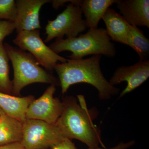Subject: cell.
<instances>
[{
  "label": "cell",
  "instance_id": "1",
  "mask_svg": "<svg viewBox=\"0 0 149 149\" xmlns=\"http://www.w3.org/2000/svg\"><path fill=\"white\" fill-rule=\"evenodd\" d=\"M66 96L63 99L61 115L55 123L65 137L71 140L76 139L87 145L89 148H97L100 144L103 148L101 131L93 120L97 117V110L88 109L83 95Z\"/></svg>",
  "mask_w": 149,
  "mask_h": 149
},
{
  "label": "cell",
  "instance_id": "2",
  "mask_svg": "<svg viewBox=\"0 0 149 149\" xmlns=\"http://www.w3.org/2000/svg\"><path fill=\"white\" fill-rule=\"evenodd\" d=\"M102 55H93L88 58L67 59L64 63H57L54 70L57 73L64 95L70 87L79 83L93 85L98 91L99 98L110 100L119 93V89L113 86L104 76L100 66Z\"/></svg>",
  "mask_w": 149,
  "mask_h": 149
},
{
  "label": "cell",
  "instance_id": "3",
  "mask_svg": "<svg viewBox=\"0 0 149 149\" xmlns=\"http://www.w3.org/2000/svg\"><path fill=\"white\" fill-rule=\"evenodd\" d=\"M111 40L105 29H89L85 34L77 37L56 39L49 47L58 54L65 51L71 52L68 56L70 59H80L91 55L113 58L116 51Z\"/></svg>",
  "mask_w": 149,
  "mask_h": 149
},
{
  "label": "cell",
  "instance_id": "4",
  "mask_svg": "<svg viewBox=\"0 0 149 149\" xmlns=\"http://www.w3.org/2000/svg\"><path fill=\"white\" fill-rule=\"evenodd\" d=\"M3 44L13 67L12 95L20 97L22 89L33 83L60 85L58 78L40 66L31 54L8 43Z\"/></svg>",
  "mask_w": 149,
  "mask_h": 149
},
{
  "label": "cell",
  "instance_id": "5",
  "mask_svg": "<svg viewBox=\"0 0 149 149\" xmlns=\"http://www.w3.org/2000/svg\"><path fill=\"white\" fill-rule=\"evenodd\" d=\"M66 138L55 124L38 120L26 119L20 142L25 149H48Z\"/></svg>",
  "mask_w": 149,
  "mask_h": 149
},
{
  "label": "cell",
  "instance_id": "6",
  "mask_svg": "<svg viewBox=\"0 0 149 149\" xmlns=\"http://www.w3.org/2000/svg\"><path fill=\"white\" fill-rule=\"evenodd\" d=\"M83 12L80 6L70 3L66 8L53 20H49L45 27L47 37L45 42L53 39L73 38L87 29Z\"/></svg>",
  "mask_w": 149,
  "mask_h": 149
},
{
  "label": "cell",
  "instance_id": "7",
  "mask_svg": "<svg viewBox=\"0 0 149 149\" xmlns=\"http://www.w3.org/2000/svg\"><path fill=\"white\" fill-rule=\"evenodd\" d=\"M13 43L20 49L29 52L41 66L49 71L54 70L58 62L64 63L67 61L46 45L40 37L39 29L18 32Z\"/></svg>",
  "mask_w": 149,
  "mask_h": 149
},
{
  "label": "cell",
  "instance_id": "8",
  "mask_svg": "<svg viewBox=\"0 0 149 149\" xmlns=\"http://www.w3.org/2000/svg\"><path fill=\"white\" fill-rule=\"evenodd\" d=\"M56 86L50 85L42 95L29 104L26 112V119H34L55 124L61 115L62 102L54 97Z\"/></svg>",
  "mask_w": 149,
  "mask_h": 149
},
{
  "label": "cell",
  "instance_id": "9",
  "mask_svg": "<svg viewBox=\"0 0 149 149\" xmlns=\"http://www.w3.org/2000/svg\"><path fill=\"white\" fill-rule=\"evenodd\" d=\"M149 77V60L141 61L130 66H122L116 70L109 81L113 86L123 82H127V86L121 92L118 98L132 92L141 86Z\"/></svg>",
  "mask_w": 149,
  "mask_h": 149
},
{
  "label": "cell",
  "instance_id": "10",
  "mask_svg": "<svg viewBox=\"0 0 149 149\" xmlns=\"http://www.w3.org/2000/svg\"><path fill=\"white\" fill-rule=\"evenodd\" d=\"M49 0H17L16 16L14 21L17 33L42 28L40 20V10Z\"/></svg>",
  "mask_w": 149,
  "mask_h": 149
},
{
  "label": "cell",
  "instance_id": "11",
  "mask_svg": "<svg viewBox=\"0 0 149 149\" xmlns=\"http://www.w3.org/2000/svg\"><path fill=\"white\" fill-rule=\"evenodd\" d=\"M116 4L128 24L149 28V0H118Z\"/></svg>",
  "mask_w": 149,
  "mask_h": 149
},
{
  "label": "cell",
  "instance_id": "12",
  "mask_svg": "<svg viewBox=\"0 0 149 149\" xmlns=\"http://www.w3.org/2000/svg\"><path fill=\"white\" fill-rule=\"evenodd\" d=\"M34 100L32 95L18 97L0 92V109L6 115L24 122L27 108Z\"/></svg>",
  "mask_w": 149,
  "mask_h": 149
},
{
  "label": "cell",
  "instance_id": "13",
  "mask_svg": "<svg viewBox=\"0 0 149 149\" xmlns=\"http://www.w3.org/2000/svg\"><path fill=\"white\" fill-rule=\"evenodd\" d=\"M106 31L111 40L128 46V35L130 24L113 9L109 8L102 17Z\"/></svg>",
  "mask_w": 149,
  "mask_h": 149
},
{
  "label": "cell",
  "instance_id": "14",
  "mask_svg": "<svg viewBox=\"0 0 149 149\" xmlns=\"http://www.w3.org/2000/svg\"><path fill=\"white\" fill-rule=\"evenodd\" d=\"M117 1L118 0H81L79 6L86 17L87 28L91 29L98 28L99 22L108 9Z\"/></svg>",
  "mask_w": 149,
  "mask_h": 149
},
{
  "label": "cell",
  "instance_id": "15",
  "mask_svg": "<svg viewBox=\"0 0 149 149\" xmlns=\"http://www.w3.org/2000/svg\"><path fill=\"white\" fill-rule=\"evenodd\" d=\"M23 122L5 115L0 120V146L21 142Z\"/></svg>",
  "mask_w": 149,
  "mask_h": 149
},
{
  "label": "cell",
  "instance_id": "16",
  "mask_svg": "<svg viewBox=\"0 0 149 149\" xmlns=\"http://www.w3.org/2000/svg\"><path fill=\"white\" fill-rule=\"evenodd\" d=\"M127 42L128 46L138 54L139 61H144L148 60L149 40L139 27L130 25Z\"/></svg>",
  "mask_w": 149,
  "mask_h": 149
},
{
  "label": "cell",
  "instance_id": "17",
  "mask_svg": "<svg viewBox=\"0 0 149 149\" xmlns=\"http://www.w3.org/2000/svg\"><path fill=\"white\" fill-rule=\"evenodd\" d=\"M9 59L4 46L0 45V92L12 95L13 82L9 77Z\"/></svg>",
  "mask_w": 149,
  "mask_h": 149
},
{
  "label": "cell",
  "instance_id": "18",
  "mask_svg": "<svg viewBox=\"0 0 149 149\" xmlns=\"http://www.w3.org/2000/svg\"><path fill=\"white\" fill-rule=\"evenodd\" d=\"M16 16L15 1L0 0V20L14 22Z\"/></svg>",
  "mask_w": 149,
  "mask_h": 149
},
{
  "label": "cell",
  "instance_id": "19",
  "mask_svg": "<svg viewBox=\"0 0 149 149\" xmlns=\"http://www.w3.org/2000/svg\"><path fill=\"white\" fill-rule=\"evenodd\" d=\"M15 30L14 22L8 20H0V45L5 38Z\"/></svg>",
  "mask_w": 149,
  "mask_h": 149
},
{
  "label": "cell",
  "instance_id": "20",
  "mask_svg": "<svg viewBox=\"0 0 149 149\" xmlns=\"http://www.w3.org/2000/svg\"><path fill=\"white\" fill-rule=\"evenodd\" d=\"M81 1V0H52L51 1V3L54 8L58 9L67 3L70 2L79 6Z\"/></svg>",
  "mask_w": 149,
  "mask_h": 149
},
{
  "label": "cell",
  "instance_id": "21",
  "mask_svg": "<svg viewBox=\"0 0 149 149\" xmlns=\"http://www.w3.org/2000/svg\"><path fill=\"white\" fill-rule=\"evenodd\" d=\"M50 149H77L74 143L71 140L65 139L58 145L55 146Z\"/></svg>",
  "mask_w": 149,
  "mask_h": 149
},
{
  "label": "cell",
  "instance_id": "22",
  "mask_svg": "<svg viewBox=\"0 0 149 149\" xmlns=\"http://www.w3.org/2000/svg\"><path fill=\"white\" fill-rule=\"evenodd\" d=\"M135 141L134 140H132L127 142V143H124L123 142H120L119 144H118L116 146L110 148H101L98 147L97 148H89L88 149H128L129 148L135 144Z\"/></svg>",
  "mask_w": 149,
  "mask_h": 149
},
{
  "label": "cell",
  "instance_id": "23",
  "mask_svg": "<svg viewBox=\"0 0 149 149\" xmlns=\"http://www.w3.org/2000/svg\"><path fill=\"white\" fill-rule=\"evenodd\" d=\"M0 149H25L20 143H15L0 146Z\"/></svg>",
  "mask_w": 149,
  "mask_h": 149
},
{
  "label": "cell",
  "instance_id": "24",
  "mask_svg": "<svg viewBox=\"0 0 149 149\" xmlns=\"http://www.w3.org/2000/svg\"><path fill=\"white\" fill-rule=\"evenodd\" d=\"M6 114L4 113V112L1 109H0V120L1 119V118H2L3 116H4Z\"/></svg>",
  "mask_w": 149,
  "mask_h": 149
}]
</instances>
